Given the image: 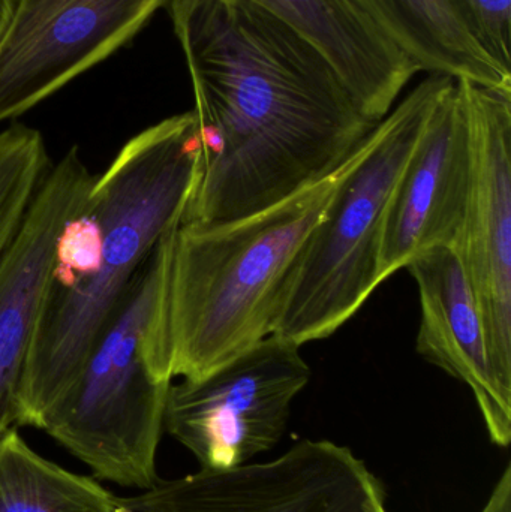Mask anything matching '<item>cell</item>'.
I'll use <instances>...</instances> for the list:
<instances>
[{
	"mask_svg": "<svg viewBox=\"0 0 511 512\" xmlns=\"http://www.w3.org/2000/svg\"><path fill=\"white\" fill-rule=\"evenodd\" d=\"M126 502L135 512H387L368 465L326 439H303L269 462L161 480Z\"/></svg>",
	"mask_w": 511,
	"mask_h": 512,
	"instance_id": "cell-7",
	"label": "cell"
},
{
	"mask_svg": "<svg viewBox=\"0 0 511 512\" xmlns=\"http://www.w3.org/2000/svg\"><path fill=\"white\" fill-rule=\"evenodd\" d=\"M350 161L254 215L215 225L182 222L168 233L143 339L156 379L203 378L270 336L285 277Z\"/></svg>",
	"mask_w": 511,
	"mask_h": 512,
	"instance_id": "cell-3",
	"label": "cell"
},
{
	"mask_svg": "<svg viewBox=\"0 0 511 512\" xmlns=\"http://www.w3.org/2000/svg\"><path fill=\"white\" fill-rule=\"evenodd\" d=\"M0 512H135L126 499L39 456L17 427L0 438Z\"/></svg>",
	"mask_w": 511,
	"mask_h": 512,
	"instance_id": "cell-15",
	"label": "cell"
},
{
	"mask_svg": "<svg viewBox=\"0 0 511 512\" xmlns=\"http://www.w3.org/2000/svg\"><path fill=\"white\" fill-rule=\"evenodd\" d=\"M18 0H0V36L5 32Z\"/></svg>",
	"mask_w": 511,
	"mask_h": 512,
	"instance_id": "cell-19",
	"label": "cell"
},
{
	"mask_svg": "<svg viewBox=\"0 0 511 512\" xmlns=\"http://www.w3.org/2000/svg\"><path fill=\"white\" fill-rule=\"evenodd\" d=\"M456 83L470 119L474 170L455 252L479 306L489 357L511 390V87Z\"/></svg>",
	"mask_w": 511,
	"mask_h": 512,
	"instance_id": "cell-9",
	"label": "cell"
},
{
	"mask_svg": "<svg viewBox=\"0 0 511 512\" xmlns=\"http://www.w3.org/2000/svg\"><path fill=\"white\" fill-rule=\"evenodd\" d=\"M95 177L77 147L51 164L0 259V438L18 427V396L41 318L57 239Z\"/></svg>",
	"mask_w": 511,
	"mask_h": 512,
	"instance_id": "cell-11",
	"label": "cell"
},
{
	"mask_svg": "<svg viewBox=\"0 0 511 512\" xmlns=\"http://www.w3.org/2000/svg\"><path fill=\"white\" fill-rule=\"evenodd\" d=\"M482 512H511V465H507Z\"/></svg>",
	"mask_w": 511,
	"mask_h": 512,
	"instance_id": "cell-18",
	"label": "cell"
},
{
	"mask_svg": "<svg viewBox=\"0 0 511 512\" xmlns=\"http://www.w3.org/2000/svg\"><path fill=\"white\" fill-rule=\"evenodd\" d=\"M455 78L429 74L375 126L294 259L270 336L302 346L335 334L381 280L384 224L396 183L444 90Z\"/></svg>",
	"mask_w": 511,
	"mask_h": 512,
	"instance_id": "cell-4",
	"label": "cell"
},
{
	"mask_svg": "<svg viewBox=\"0 0 511 512\" xmlns=\"http://www.w3.org/2000/svg\"><path fill=\"white\" fill-rule=\"evenodd\" d=\"M311 381L300 346L267 336L203 378L171 384L164 430L203 471H228L275 448Z\"/></svg>",
	"mask_w": 511,
	"mask_h": 512,
	"instance_id": "cell-6",
	"label": "cell"
},
{
	"mask_svg": "<svg viewBox=\"0 0 511 512\" xmlns=\"http://www.w3.org/2000/svg\"><path fill=\"white\" fill-rule=\"evenodd\" d=\"M197 119L183 222L269 209L344 167L378 123L314 44L251 0H171Z\"/></svg>",
	"mask_w": 511,
	"mask_h": 512,
	"instance_id": "cell-1",
	"label": "cell"
},
{
	"mask_svg": "<svg viewBox=\"0 0 511 512\" xmlns=\"http://www.w3.org/2000/svg\"><path fill=\"white\" fill-rule=\"evenodd\" d=\"M171 0H18L0 36V123L125 47Z\"/></svg>",
	"mask_w": 511,
	"mask_h": 512,
	"instance_id": "cell-8",
	"label": "cell"
},
{
	"mask_svg": "<svg viewBox=\"0 0 511 512\" xmlns=\"http://www.w3.org/2000/svg\"><path fill=\"white\" fill-rule=\"evenodd\" d=\"M51 164L41 132L15 122L0 131V259Z\"/></svg>",
	"mask_w": 511,
	"mask_h": 512,
	"instance_id": "cell-16",
	"label": "cell"
},
{
	"mask_svg": "<svg viewBox=\"0 0 511 512\" xmlns=\"http://www.w3.org/2000/svg\"><path fill=\"white\" fill-rule=\"evenodd\" d=\"M198 149L194 111L177 114L132 137L93 180L86 206L57 239L18 396V426L42 430L147 259L182 224Z\"/></svg>",
	"mask_w": 511,
	"mask_h": 512,
	"instance_id": "cell-2",
	"label": "cell"
},
{
	"mask_svg": "<svg viewBox=\"0 0 511 512\" xmlns=\"http://www.w3.org/2000/svg\"><path fill=\"white\" fill-rule=\"evenodd\" d=\"M419 288L417 352L473 391L492 444L511 442V390L501 382L486 343L473 289L453 249L423 252L407 265Z\"/></svg>",
	"mask_w": 511,
	"mask_h": 512,
	"instance_id": "cell-12",
	"label": "cell"
},
{
	"mask_svg": "<svg viewBox=\"0 0 511 512\" xmlns=\"http://www.w3.org/2000/svg\"><path fill=\"white\" fill-rule=\"evenodd\" d=\"M482 50L511 72V0H449Z\"/></svg>",
	"mask_w": 511,
	"mask_h": 512,
	"instance_id": "cell-17",
	"label": "cell"
},
{
	"mask_svg": "<svg viewBox=\"0 0 511 512\" xmlns=\"http://www.w3.org/2000/svg\"><path fill=\"white\" fill-rule=\"evenodd\" d=\"M165 237L135 277L77 381L42 427L98 480L141 492L161 481L156 456L173 384L156 379L143 354L161 285Z\"/></svg>",
	"mask_w": 511,
	"mask_h": 512,
	"instance_id": "cell-5",
	"label": "cell"
},
{
	"mask_svg": "<svg viewBox=\"0 0 511 512\" xmlns=\"http://www.w3.org/2000/svg\"><path fill=\"white\" fill-rule=\"evenodd\" d=\"M137 512H155V511L143 510V511H137Z\"/></svg>",
	"mask_w": 511,
	"mask_h": 512,
	"instance_id": "cell-20",
	"label": "cell"
},
{
	"mask_svg": "<svg viewBox=\"0 0 511 512\" xmlns=\"http://www.w3.org/2000/svg\"><path fill=\"white\" fill-rule=\"evenodd\" d=\"M327 57L363 116L381 122L419 68L353 0H251Z\"/></svg>",
	"mask_w": 511,
	"mask_h": 512,
	"instance_id": "cell-13",
	"label": "cell"
},
{
	"mask_svg": "<svg viewBox=\"0 0 511 512\" xmlns=\"http://www.w3.org/2000/svg\"><path fill=\"white\" fill-rule=\"evenodd\" d=\"M474 170L467 107L453 80L438 99L387 209L381 280L435 248L455 251Z\"/></svg>",
	"mask_w": 511,
	"mask_h": 512,
	"instance_id": "cell-10",
	"label": "cell"
},
{
	"mask_svg": "<svg viewBox=\"0 0 511 512\" xmlns=\"http://www.w3.org/2000/svg\"><path fill=\"white\" fill-rule=\"evenodd\" d=\"M419 71L511 87L504 71L465 29L449 0H353Z\"/></svg>",
	"mask_w": 511,
	"mask_h": 512,
	"instance_id": "cell-14",
	"label": "cell"
}]
</instances>
